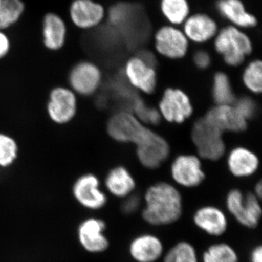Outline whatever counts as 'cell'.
Segmentation results:
<instances>
[{
    "label": "cell",
    "mask_w": 262,
    "mask_h": 262,
    "mask_svg": "<svg viewBox=\"0 0 262 262\" xmlns=\"http://www.w3.org/2000/svg\"><path fill=\"white\" fill-rule=\"evenodd\" d=\"M141 219L146 225L155 227H168L182 219L184 203L177 187L159 182L148 188L144 196Z\"/></svg>",
    "instance_id": "6da1fadb"
},
{
    "label": "cell",
    "mask_w": 262,
    "mask_h": 262,
    "mask_svg": "<svg viewBox=\"0 0 262 262\" xmlns=\"http://www.w3.org/2000/svg\"><path fill=\"white\" fill-rule=\"evenodd\" d=\"M213 44L215 51L231 67L242 64L253 51L252 41L246 30L229 24L220 29Z\"/></svg>",
    "instance_id": "7a4b0ae2"
},
{
    "label": "cell",
    "mask_w": 262,
    "mask_h": 262,
    "mask_svg": "<svg viewBox=\"0 0 262 262\" xmlns=\"http://www.w3.org/2000/svg\"><path fill=\"white\" fill-rule=\"evenodd\" d=\"M226 209L241 227L257 228L261 222L262 208L260 199L253 193L245 194L237 189L229 191L225 200Z\"/></svg>",
    "instance_id": "3957f363"
},
{
    "label": "cell",
    "mask_w": 262,
    "mask_h": 262,
    "mask_svg": "<svg viewBox=\"0 0 262 262\" xmlns=\"http://www.w3.org/2000/svg\"><path fill=\"white\" fill-rule=\"evenodd\" d=\"M108 135L122 143L140 144L149 134L150 129L134 114L126 111L119 112L113 115L107 124Z\"/></svg>",
    "instance_id": "277c9868"
},
{
    "label": "cell",
    "mask_w": 262,
    "mask_h": 262,
    "mask_svg": "<svg viewBox=\"0 0 262 262\" xmlns=\"http://www.w3.org/2000/svg\"><path fill=\"white\" fill-rule=\"evenodd\" d=\"M192 141L202 158L217 160L225 152L222 133L206 119L196 121L192 127Z\"/></svg>",
    "instance_id": "5b68a950"
},
{
    "label": "cell",
    "mask_w": 262,
    "mask_h": 262,
    "mask_svg": "<svg viewBox=\"0 0 262 262\" xmlns=\"http://www.w3.org/2000/svg\"><path fill=\"white\" fill-rule=\"evenodd\" d=\"M154 44L161 56L170 59H180L187 54L189 41L180 27L167 24L155 32Z\"/></svg>",
    "instance_id": "8992f818"
},
{
    "label": "cell",
    "mask_w": 262,
    "mask_h": 262,
    "mask_svg": "<svg viewBox=\"0 0 262 262\" xmlns=\"http://www.w3.org/2000/svg\"><path fill=\"white\" fill-rule=\"evenodd\" d=\"M47 111L52 121L58 125L72 121L77 111L75 93L67 88H55L50 93Z\"/></svg>",
    "instance_id": "52a82bcc"
},
{
    "label": "cell",
    "mask_w": 262,
    "mask_h": 262,
    "mask_svg": "<svg viewBox=\"0 0 262 262\" xmlns=\"http://www.w3.org/2000/svg\"><path fill=\"white\" fill-rule=\"evenodd\" d=\"M196 229L212 237H221L228 231V215L222 208L213 205L200 207L192 215Z\"/></svg>",
    "instance_id": "ba28073f"
},
{
    "label": "cell",
    "mask_w": 262,
    "mask_h": 262,
    "mask_svg": "<svg viewBox=\"0 0 262 262\" xmlns=\"http://www.w3.org/2000/svg\"><path fill=\"white\" fill-rule=\"evenodd\" d=\"M129 256L134 262H158L165 251L163 239L152 232H143L131 239Z\"/></svg>",
    "instance_id": "9c48e42d"
},
{
    "label": "cell",
    "mask_w": 262,
    "mask_h": 262,
    "mask_svg": "<svg viewBox=\"0 0 262 262\" xmlns=\"http://www.w3.org/2000/svg\"><path fill=\"white\" fill-rule=\"evenodd\" d=\"M101 77V70L93 62L80 61L71 70L69 83L75 94L90 96L99 87Z\"/></svg>",
    "instance_id": "30bf717a"
},
{
    "label": "cell",
    "mask_w": 262,
    "mask_h": 262,
    "mask_svg": "<svg viewBox=\"0 0 262 262\" xmlns=\"http://www.w3.org/2000/svg\"><path fill=\"white\" fill-rule=\"evenodd\" d=\"M74 196L80 204L91 210H99L106 206L107 196L100 188V182L92 173L81 176L72 189Z\"/></svg>",
    "instance_id": "8fae6325"
},
{
    "label": "cell",
    "mask_w": 262,
    "mask_h": 262,
    "mask_svg": "<svg viewBox=\"0 0 262 262\" xmlns=\"http://www.w3.org/2000/svg\"><path fill=\"white\" fill-rule=\"evenodd\" d=\"M181 27L189 42L196 44H204L214 39L220 29L213 16L203 12L191 13Z\"/></svg>",
    "instance_id": "7c38bea8"
},
{
    "label": "cell",
    "mask_w": 262,
    "mask_h": 262,
    "mask_svg": "<svg viewBox=\"0 0 262 262\" xmlns=\"http://www.w3.org/2000/svg\"><path fill=\"white\" fill-rule=\"evenodd\" d=\"M125 75L133 87L145 94H151L156 87L155 65L140 54L130 58L125 66Z\"/></svg>",
    "instance_id": "4fadbf2b"
},
{
    "label": "cell",
    "mask_w": 262,
    "mask_h": 262,
    "mask_svg": "<svg viewBox=\"0 0 262 262\" xmlns=\"http://www.w3.org/2000/svg\"><path fill=\"white\" fill-rule=\"evenodd\" d=\"M160 114L170 122L182 123L191 116L192 103L187 95L179 89H168L160 101Z\"/></svg>",
    "instance_id": "5bb4252c"
},
{
    "label": "cell",
    "mask_w": 262,
    "mask_h": 262,
    "mask_svg": "<svg viewBox=\"0 0 262 262\" xmlns=\"http://www.w3.org/2000/svg\"><path fill=\"white\" fill-rule=\"evenodd\" d=\"M173 180L181 187H198L205 179L199 158L194 155H181L174 160L171 167Z\"/></svg>",
    "instance_id": "9a60e30c"
},
{
    "label": "cell",
    "mask_w": 262,
    "mask_h": 262,
    "mask_svg": "<svg viewBox=\"0 0 262 262\" xmlns=\"http://www.w3.org/2000/svg\"><path fill=\"white\" fill-rule=\"evenodd\" d=\"M106 222L101 219L90 218L84 221L78 229L79 239L82 247L90 253L104 252L110 241L104 234Z\"/></svg>",
    "instance_id": "2e32d148"
},
{
    "label": "cell",
    "mask_w": 262,
    "mask_h": 262,
    "mask_svg": "<svg viewBox=\"0 0 262 262\" xmlns=\"http://www.w3.org/2000/svg\"><path fill=\"white\" fill-rule=\"evenodd\" d=\"M70 13L73 24L82 29L98 27L106 17L103 5L94 0H74Z\"/></svg>",
    "instance_id": "e0dca14e"
},
{
    "label": "cell",
    "mask_w": 262,
    "mask_h": 262,
    "mask_svg": "<svg viewBox=\"0 0 262 262\" xmlns=\"http://www.w3.org/2000/svg\"><path fill=\"white\" fill-rule=\"evenodd\" d=\"M215 9L229 25L244 30L257 26V18L247 9L242 0H217Z\"/></svg>",
    "instance_id": "ac0fdd59"
},
{
    "label": "cell",
    "mask_w": 262,
    "mask_h": 262,
    "mask_svg": "<svg viewBox=\"0 0 262 262\" xmlns=\"http://www.w3.org/2000/svg\"><path fill=\"white\" fill-rule=\"evenodd\" d=\"M169 151L166 141L152 130L137 145L138 158L141 163L148 168L160 166L168 158Z\"/></svg>",
    "instance_id": "d6986e66"
},
{
    "label": "cell",
    "mask_w": 262,
    "mask_h": 262,
    "mask_svg": "<svg viewBox=\"0 0 262 262\" xmlns=\"http://www.w3.org/2000/svg\"><path fill=\"white\" fill-rule=\"evenodd\" d=\"M204 118L222 133L241 132L247 127V120L232 105H217Z\"/></svg>",
    "instance_id": "ffe728a7"
},
{
    "label": "cell",
    "mask_w": 262,
    "mask_h": 262,
    "mask_svg": "<svg viewBox=\"0 0 262 262\" xmlns=\"http://www.w3.org/2000/svg\"><path fill=\"white\" fill-rule=\"evenodd\" d=\"M43 42L51 51H58L64 46L67 27L63 19L56 14L49 13L43 19Z\"/></svg>",
    "instance_id": "44dd1931"
},
{
    "label": "cell",
    "mask_w": 262,
    "mask_h": 262,
    "mask_svg": "<svg viewBox=\"0 0 262 262\" xmlns=\"http://www.w3.org/2000/svg\"><path fill=\"white\" fill-rule=\"evenodd\" d=\"M258 166L257 157L245 148H236L229 155V169L234 177L239 178L250 177L256 171Z\"/></svg>",
    "instance_id": "7402d4cb"
},
{
    "label": "cell",
    "mask_w": 262,
    "mask_h": 262,
    "mask_svg": "<svg viewBox=\"0 0 262 262\" xmlns=\"http://www.w3.org/2000/svg\"><path fill=\"white\" fill-rule=\"evenodd\" d=\"M105 185L108 192L119 198H125L133 194L136 182L128 170L123 167L110 170L105 179Z\"/></svg>",
    "instance_id": "603a6c76"
},
{
    "label": "cell",
    "mask_w": 262,
    "mask_h": 262,
    "mask_svg": "<svg viewBox=\"0 0 262 262\" xmlns=\"http://www.w3.org/2000/svg\"><path fill=\"white\" fill-rule=\"evenodd\" d=\"M160 10L167 23L181 27L191 14L189 0H160Z\"/></svg>",
    "instance_id": "cb8c5ba5"
},
{
    "label": "cell",
    "mask_w": 262,
    "mask_h": 262,
    "mask_svg": "<svg viewBox=\"0 0 262 262\" xmlns=\"http://www.w3.org/2000/svg\"><path fill=\"white\" fill-rule=\"evenodd\" d=\"M201 262H239V256L233 246L219 241L210 244L203 251Z\"/></svg>",
    "instance_id": "d4e9b609"
},
{
    "label": "cell",
    "mask_w": 262,
    "mask_h": 262,
    "mask_svg": "<svg viewBox=\"0 0 262 262\" xmlns=\"http://www.w3.org/2000/svg\"><path fill=\"white\" fill-rule=\"evenodd\" d=\"M162 262H201V256L194 245L180 241L165 250Z\"/></svg>",
    "instance_id": "484cf974"
},
{
    "label": "cell",
    "mask_w": 262,
    "mask_h": 262,
    "mask_svg": "<svg viewBox=\"0 0 262 262\" xmlns=\"http://www.w3.org/2000/svg\"><path fill=\"white\" fill-rule=\"evenodd\" d=\"M21 0H0V30L16 23L24 12Z\"/></svg>",
    "instance_id": "4316f807"
},
{
    "label": "cell",
    "mask_w": 262,
    "mask_h": 262,
    "mask_svg": "<svg viewBox=\"0 0 262 262\" xmlns=\"http://www.w3.org/2000/svg\"><path fill=\"white\" fill-rule=\"evenodd\" d=\"M213 96L217 105H232L235 101L228 76L223 72H219L214 76Z\"/></svg>",
    "instance_id": "83f0119b"
},
{
    "label": "cell",
    "mask_w": 262,
    "mask_h": 262,
    "mask_svg": "<svg viewBox=\"0 0 262 262\" xmlns=\"http://www.w3.org/2000/svg\"><path fill=\"white\" fill-rule=\"evenodd\" d=\"M18 146L11 136L0 133V168H7L18 158Z\"/></svg>",
    "instance_id": "f1b7e54d"
},
{
    "label": "cell",
    "mask_w": 262,
    "mask_h": 262,
    "mask_svg": "<svg viewBox=\"0 0 262 262\" xmlns=\"http://www.w3.org/2000/svg\"><path fill=\"white\" fill-rule=\"evenodd\" d=\"M245 85L256 94L262 89V63L261 61H253L246 67L243 75Z\"/></svg>",
    "instance_id": "f546056e"
},
{
    "label": "cell",
    "mask_w": 262,
    "mask_h": 262,
    "mask_svg": "<svg viewBox=\"0 0 262 262\" xmlns=\"http://www.w3.org/2000/svg\"><path fill=\"white\" fill-rule=\"evenodd\" d=\"M132 108L134 110V115L143 124H151L156 125L160 122V112L155 108L149 107L140 98H136L132 103Z\"/></svg>",
    "instance_id": "4dcf8cb0"
},
{
    "label": "cell",
    "mask_w": 262,
    "mask_h": 262,
    "mask_svg": "<svg viewBox=\"0 0 262 262\" xmlns=\"http://www.w3.org/2000/svg\"><path fill=\"white\" fill-rule=\"evenodd\" d=\"M241 116L246 120L253 117L256 113V104L251 98L245 97L241 98L234 106Z\"/></svg>",
    "instance_id": "1f68e13d"
},
{
    "label": "cell",
    "mask_w": 262,
    "mask_h": 262,
    "mask_svg": "<svg viewBox=\"0 0 262 262\" xmlns=\"http://www.w3.org/2000/svg\"><path fill=\"white\" fill-rule=\"evenodd\" d=\"M124 199L125 201L122 205V211L124 214L130 215L139 211L141 206L140 198L139 196L131 194Z\"/></svg>",
    "instance_id": "d6a6232c"
},
{
    "label": "cell",
    "mask_w": 262,
    "mask_h": 262,
    "mask_svg": "<svg viewBox=\"0 0 262 262\" xmlns=\"http://www.w3.org/2000/svg\"><path fill=\"white\" fill-rule=\"evenodd\" d=\"M193 61L198 68L205 70L211 64V58L208 52L198 51L194 53Z\"/></svg>",
    "instance_id": "836d02e7"
},
{
    "label": "cell",
    "mask_w": 262,
    "mask_h": 262,
    "mask_svg": "<svg viewBox=\"0 0 262 262\" xmlns=\"http://www.w3.org/2000/svg\"><path fill=\"white\" fill-rule=\"evenodd\" d=\"M10 48V42L8 36L0 30V59L8 55Z\"/></svg>",
    "instance_id": "e575fe53"
},
{
    "label": "cell",
    "mask_w": 262,
    "mask_h": 262,
    "mask_svg": "<svg viewBox=\"0 0 262 262\" xmlns=\"http://www.w3.org/2000/svg\"><path fill=\"white\" fill-rule=\"evenodd\" d=\"M249 259L250 262H262L261 245H258L251 249Z\"/></svg>",
    "instance_id": "d590c367"
},
{
    "label": "cell",
    "mask_w": 262,
    "mask_h": 262,
    "mask_svg": "<svg viewBox=\"0 0 262 262\" xmlns=\"http://www.w3.org/2000/svg\"><path fill=\"white\" fill-rule=\"evenodd\" d=\"M253 194L257 196L258 199H261L262 196V184L261 182H258V184H256Z\"/></svg>",
    "instance_id": "8d00e7d4"
}]
</instances>
